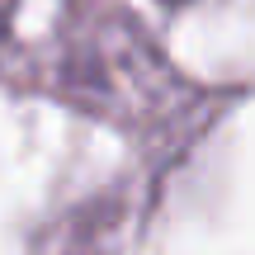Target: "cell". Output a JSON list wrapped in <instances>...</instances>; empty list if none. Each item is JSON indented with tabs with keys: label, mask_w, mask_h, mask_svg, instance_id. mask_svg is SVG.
Wrapping results in <instances>:
<instances>
[{
	"label": "cell",
	"mask_w": 255,
	"mask_h": 255,
	"mask_svg": "<svg viewBox=\"0 0 255 255\" xmlns=\"http://www.w3.org/2000/svg\"><path fill=\"white\" fill-rule=\"evenodd\" d=\"M9 9H14V0H0V28H5V19H9Z\"/></svg>",
	"instance_id": "1"
}]
</instances>
